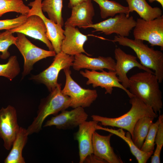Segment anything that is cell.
Masks as SVG:
<instances>
[{"instance_id": "cell-9", "label": "cell", "mask_w": 163, "mask_h": 163, "mask_svg": "<svg viewBox=\"0 0 163 163\" xmlns=\"http://www.w3.org/2000/svg\"><path fill=\"white\" fill-rule=\"evenodd\" d=\"M136 23L133 16L128 17L125 14L120 13L101 22L93 24L86 28H93L95 30L93 32L100 31L106 35L115 34L127 37L135 27Z\"/></svg>"}, {"instance_id": "cell-33", "label": "cell", "mask_w": 163, "mask_h": 163, "mask_svg": "<svg viewBox=\"0 0 163 163\" xmlns=\"http://www.w3.org/2000/svg\"><path fill=\"white\" fill-rule=\"evenodd\" d=\"M84 163H107L105 160L99 158L93 153L88 155L85 158Z\"/></svg>"}, {"instance_id": "cell-24", "label": "cell", "mask_w": 163, "mask_h": 163, "mask_svg": "<svg viewBox=\"0 0 163 163\" xmlns=\"http://www.w3.org/2000/svg\"><path fill=\"white\" fill-rule=\"evenodd\" d=\"M97 3L100 10V15L102 19L110 16L113 17L118 14L123 13L129 17L128 6H125L119 3L109 0H91Z\"/></svg>"}, {"instance_id": "cell-10", "label": "cell", "mask_w": 163, "mask_h": 163, "mask_svg": "<svg viewBox=\"0 0 163 163\" xmlns=\"http://www.w3.org/2000/svg\"><path fill=\"white\" fill-rule=\"evenodd\" d=\"M80 73L83 77L88 79L86 85L91 84L94 88L100 87L104 88L105 94H111L113 88L116 87L124 91L129 98L134 96L120 83L115 71L109 70L107 72L103 70L101 72H97L86 69L84 71H80Z\"/></svg>"}, {"instance_id": "cell-22", "label": "cell", "mask_w": 163, "mask_h": 163, "mask_svg": "<svg viewBox=\"0 0 163 163\" xmlns=\"http://www.w3.org/2000/svg\"><path fill=\"white\" fill-rule=\"evenodd\" d=\"M129 13L136 11L140 18L145 21L153 20L162 15V11L158 7H152L146 0H125Z\"/></svg>"}, {"instance_id": "cell-4", "label": "cell", "mask_w": 163, "mask_h": 163, "mask_svg": "<svg viewBox=\"0 0 163 163\" xmlns=\"http://www.w3.org/2000/svg\"><path fill=\"white\" fill-rule=\"evenodd\" d=\"M62 90L61 84H59L43 100L39 106L37 115L27 129L29 135L40 132L44 121L48 116L56 114L70 107V98L63 94Z\"/></svg>"}, {"instance_id": "cell-14", "label": "cell", "mask_w": 163, "mask_h": 163, "mask_svg": "<svg viewBox=\"0 0 163 163\" xmlns=\"http://www.w3.org/2000/svg\"><path fill=\"white\" fill-rule=\"evenodd\" d=\"M114 56L116 61L115 71L121 84L126 89L129 86V78L127 74L133 68L137 67L144 71L154 73L151 70L145 68L139 62L136 56L126 53L120 47L115 49Z\"/></svg>"}, {"instance_id": "cell-23", "label": "cell", "mask_w": 163, "mask_h": 163, "mask_svg": "<svg viewBox=\"0 0 163 163\" xmlns=\"http://www.w3.org/2000/svg\"><path fill=\"white\" fill-rule=\"evenodd\" d=\"M28 135L27 129L20 127L12 144L11 151L4 161L5 163L25 162L22 152L27 143Z\"/></svg>"}, {"instance_id": "cell-35", "label": "cell", "mask_w": 163, "mask_h": 163, "mask_svg": "<svg viewBox=\"0 0 163 163\" xmlns=\"http://www.w3.org/2000/svg\"><path fill=\"white\" fill-rule=\"evenodd\" d=\"M148 1L151 3H152L155 1L158 2L161 4L162 7L163 8V0H148Z\"/></svg>"}, {"instance_id": "cell-17", "label": "cell", "mask_w": 163, "mask_h": 163, "mask_svg": "<svg viewBox=\"0 0 163 163\" xmlns=\"http://www.w3.org/2000/svg\"><path fill=\"white\" fill-rule=\"evenodd\" d=\"M65 37L61 45L62 51L68 55L75 56L81 53L91 55L85 50L84 46L88 40L87 36L83 34L77 28L65 25Z\"/></svg>"}, {"instance_id": "cell-18", "label": "cell", "mask_w": 163, "mask_h": 163, "mask_svg": "<svg viewBox=\"0 0 163 163\" xmlns=\"http://www.w3.org/2000/svg\"><path fill=\"white\" fill-rule=\"evenodd\" d=\"M91 1L87 0L72 7L71 16L65 22V25L86 29L93 24L95 11Z\"/></svg>"}, {"instance_id": "cell-30", "label": "cell", "mask_w": 163, "mask_h": 163, "mask_svg": "<svg viewBox=\"0 0 163 163\" xmlns=\"http://www.w3.org/2000/svg\"><path fill=\"white\" fill-rule=\"evenodd\" d=\"M9 30L0 33V52L2 53L0 57L2 59H6L10 56L8 49L11 46L14 44L17 38Z\"/></svg>"}, {"instance_id": "cell-27", "label": "cell", "mask_w": 163, "mask_h": 163, "mask_svg": "<svg viewBox=\"0 0 163 163\" xmlns=\"http://www.w3.org/2000/svg\"><path fill=\"white\" fill-rule=\"evenodd\" d=\"M30 10L22 0H0V17L10 12L27 14Z\"/></svg>"}, {"instance_id": "cell-2", "label": "cell", "mask_w": 163, "mask_h": 163, "mask_svg": "<svg viewBox=\"0 0 163 163\" xmlns=\"http://www.w3.org/2000/svg\"><path fill=\"white\" fill-rule=\"evenodd\" d=\"M129 102L131 105L130 109L118 117L110 118L97 115H93L91 117L93 120L99 123L102 126L117 127L126 130L130 133L133 139V129L139 119L145 116L155 118L158 115L152 108L135 96L130 98Z\"/></svg>"}, {"instance_id": "cell-31", "label": "cell", "mask_w": 163, "mask_h": 163, "mask_svg": "<svg viewBox=\"0 0 163 163\" xmlns=\"http://www.w3.org/2000/svg\"><path fill=\"white\" fill-rule=\"evenodd\" d=\"M155 143L156 145V147L153 155L152 156L151 163H160V153L163 145V118L158 126Z\"/></svg>"}, {"instance_id": "cell-34", "label": "cell", "mask_w": 163, "mask_h": 163, "mask_svg": "<svg viewBox=\"0 0 163 163\" xmlns=\"http://www.w3.org/2000/svg\"><path fill=\"white\" fill-rule=\"evenodd\" d=\"M87 0H69L68 6L70 8Z\"/></svg>"}, {"instance_id": "cell-12", "label": "cell", "mask_w": 163, "mask_h": 163, "mask_svg": "<svg viewBox=\"0 0 163 163\" xmlns=\"http://www.w3.org/2000/svg\"><path fill=\"white\" fill-rule=\"evenodd\" d=\"M17 122V114L15 108L8 105L0 109V138L4 142V146L7 150L11 148L20 129Z\"/></svg>"}, {"instance_id": "cell-19", "label": "cell", "mask_w": 163, "mask_h": 163, "mask_svg": "<svg viewBox=\"0 0 163 163\" xmlns=\"http://www.w3.org/2000/svg\"><path fill=\"white\" fill-rule=\"evenodd\" d=\"M115 60L110 56L93 58L81 53L74 56L72 66L74 70L77 71L86 69L94 71H101L107 69L115 71Z\"/></svg>"}, {"instance_id": "cell-29", "label": "cell", "mask_w": 163, "mask_h": 163, "mask_svg": "<svg viewBox=\"0 0 163 163\" xmlns=\"http://www.w3.org/2000/svg\"><path fill=\"white\" fill-rule=\"evenodd\" d=\"M162 118L163 115H160L156 121L151 125L145 141L140 149L142 151L145 152L153 151L156 135L159 125Z\"/></svg>"}, {"instance_id": "cell-25", "label": "cell", "mask_w": 163, "mask_h": 163, "mask_svg": "<svg viewBox=\"0 0 163 163\" xmlns=\"http://www.w3.org/2000/svg\"><path fill=\"white\" fill-rule=\"evenodd\" d=\"M62 7L63 0H43L41 3L43 12H46L50 19L62 27L64 24Z\"/></svg>"}, {"instance_id": "cell-5", "label": "cell", "mask_w": 163, "mask_h": 163, "mask_svg": "<svg viewBox=\"0 0 163 163\" xmlns=\"http://www.w3.org/2000/svg\"><path fill=\"white\" fill-rule=\"evenodd\" d=\"M133 34L135 39L146 41L152 46L163 50V16L151 21L139 18L136 21Z\"/></svg>"}, {"instance_id": "cell-20", "label": "cell", "mask_w": 163, "mask_h": 163, "mask_svg": "<svg viewBox=\"0 0 163 163\" xmlns=\"http://www.w3.org/2000/svg\"><path fill=\"white\" fill-rule=\"evenodd\" d=\"M113 134L101 135L95 131L92 139L93 153L108 163H123L121 158L114 152L110 140Z\"/></svg>"}, {"instance_id": "cell-26", "label": "cell", "mask_w": 163, "mask_h": 163, "mask_svg": "<svg viewBox=\"0 0 163 163\" xmlns=\"http://www.w3.org/2000/svg\"><path fill=\"white\" fill-rule=\"evenodd\" d=\"M154 118V117L148 116L143 117L138 120L134 126L132 140L135 145L140 149Z\"/></svg>"}, {"instance_id": "cell-32", "label": "cell", "mask_w": 163, "mask_h": 163, "mask_svg": "<svg viewBox=\"0 0 163 163\" xmlns=\"http://www.w3.org/2000/svg\"><path fill=\"white\" fill-rule=\"evenodd\" d=\"M27 17V14H21L14 18L0 20V30H10L19 26L26 21Z\"/></svg>"}, {"instance_id": "cell-7", "label": "cell", "mask_w": 163, "mask_h": 163, "mask_svg": "<svg viewBox=\"0 0 163 163\" xmlns=\"http://www.w3.org/2000/svg\"><path fill=\"white\" fill-rule=\"evenodd\" d=\"M14 44L24 59L22 77L28 74L34 64L38 61L47 57L55 56L54 51L47 50L36 46L30 41L24 34L17 33Z\"/></svg>"}, {"instance_id": "cell-16", "label": "cell", "mask_w": 163, "mask_h": 163, "mask_svg": "<svg viewBox=\"0 0 163 163\" xmlns=\"http://www.w3.org/2000/svg\"><path fill=\"white\" fill-rule=\"evenodd\" d=\"M98 123L94 120L83 122L78 126L74 135L78 143L79 163H83L86 157L93 153L92 139Z\"/></svg>"}, {"instance_id": "cell-3", "label": "cell", "mask_w": 163, "mask_h": 163, "mask_svg": "<svg viewBox=\"0 0 163 163\" xmlns=\"http://www.w3.org/2000/svg\"><path fill=\"white\" fill-rule=\"evenodd\" d=\"M113 41L120 45L132 49L140 61V64L154 72L159 83L163 80V53L145 44L141 40L132 39L126 37L115 36Z\"/></svg>"}, {"instance_id": "cell-1", "label": "cell", "mask_w": 163, "mask_h": 163, "mask_svg": "<svg viewBox=\"0 0 163 163\" xmlns=\"http://www.w3.org/2000/svg\"><path fill=\"white\" fill-rule=\"evenodd\" d=\"M129 78L130 92L152 108L155 113H160L163 106L162 93L154 73L145 71Z\"/></svg>"}, {"instance_id": "cell-21", "label": "cell", "mask_w": 163, "mask_h": 163, "mask_svg": "<svg viewBox=\"0 0 163 163\" xmlns=\"http://www.w3.org/2000/svg\"><path fill=\"white\" fill-rule=\"evenodd\" d=\"M97 130L105 131L115 135L124 140L128 145L132 154L135 157L138 163H146L153 154V151L145 152L141 150L134 144L130 133L128 132L126 134L123 129L117 130L103 127L98 125L96 126Z\"/></svg>"}, {"instance_id": "cell-11", "label": "cell", "mask_w": 163, "mask_h": 163, "mask_svg": "<svg viewBox=\"0 0 163 163\" xmlns=\"http://www.w3.org/2000/svg\"><path fill=\"white\" fill-rule=\"evenodd\" d=\"M42 1V0H35L28 4V5L31 8L27 14V17L36 15L41 18L46 27L47 38L50 42L54 51L57 54L62 51V43L65 37L64 30L61 25L45 16L41 9Z\"/></svg>"}, {"instance_id": "cell-13", "label": "cell", "mask_w": 163, "mask_h": 163, "mask_svg": "<svg viewBox=\"0 0 163 163\" xmlns=\"http://www.w3.org/2000/svg\"><path fill=\"white\" fill-rule=\"evenodd\" d=\"M88 115L84 108L78 107L70 110H63L47 120L43 127L55 126L59 129L75 128L88 119Z\"/></svg>"}, {"instance_id": "cell-28", "label": "cell", "mask_w": 163, "mask_h": 163, "mask_svg": "<svg viewBox=\"0 0 163 163\" xmlns=\"http://www.w3.org/2000/svg\"><path fill=\"white\" fill-rule=\"evenodd\" d=\"M20 71L19 63L15 56H11L7 63H0V76L6 78L10 81L17 76Z\"/></svg>"}, {"instance_id": "cell-15", "label": "cell", "mask_w": 163, "mask_h": 163, "mask_svg": "<svg viewBox=\"0 0 163 163\" xmlns=\"http://www.w3.org/2000/svg\"><path fill=\"white\" fill-rule=\"evenodd\" d=\"M13 33H21L44 43L51 51H54L50 42L46 35L45 23L40 16L32 15L27 17L26 21L21 25L9 30Z\"/></svg>"}, {"instance_id": "cell-8", "label": "cell", "mask_w": 163, "mask_h": 163, "mask_svg": "<svg viewBox=\"0 0 163 163\" xmlns=\"http://www.w3.org/2000/svg\"><path fill=\"white\" fill-rule=\"evenodd\" d=\"M74 56L66 54L62 51L56 54L53 61L46 69L38 74L32 75L31 79L44 84L50 92L59 85L57 80L60 71L72 66Z\"/></svg>"}, {"instance_id": "cell-6", "label": "cell", "mask_w": 163, "mask_h": 163, "mask_svg": "<svg viewBox=\"0 0 163 163\" xmlns=\"http://www.w3.org/2000/svg\"><path fill=\"white\" fill-rule=\"evenodd\" d=\"M66 77L65 85L62 90V93L71 99L70 107L83 108L90 107L98 97L96 90L82 88L72 78L70 68L63 70Z\"/></svg>"}]
</instances>
